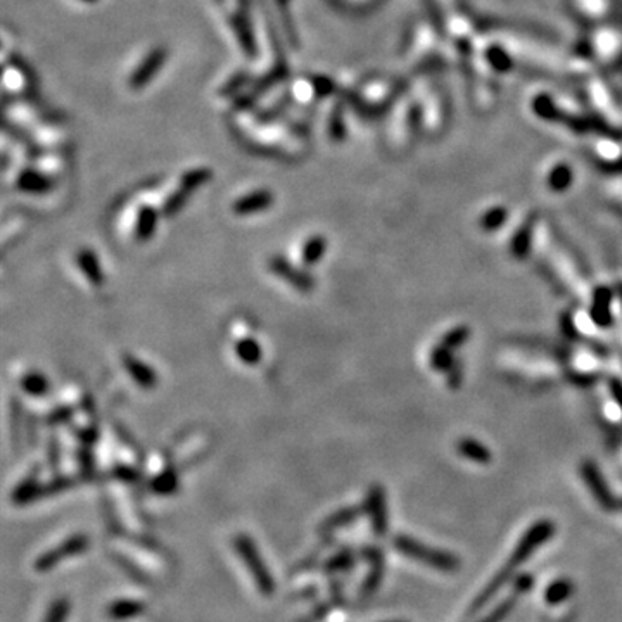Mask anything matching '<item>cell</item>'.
<instances>
[{"label": "cell", "instance_id": "8fae6325", "mask_svg": "<svg viewBox=\"0 0 622 622\" xmlns=\"http://www.w3.org/2000/svg\"><path fill=\"white\" fill-rule=\"evenodd\" d=\"M273 204V196L270 190H254V192L248 194V196L241 197L234 203L232 210L235 214H241V217H248V214L261 213L266 211Z\"/></svg>", "mask_w": 622, "mask_h": 622}, {"label": "cell", "instance_id": "4dcf8cb0", "mask_svg": "<svg viewBox=\"0 0 622 622\" xmlns=\"http://www.w3.org/2000/svg\"><path fill=\"white\" fill-rule=\"evenodd\" d=\"M517 598H519L517 593H512V596L505 598V600L501 601L498 607H494L493 610H491L490 614H488L486 617L479 622H501L503 619H507V615L514 610L515 603H517Z\"/></svg>", "mask_w": 622, "mask_h": 622}, {"label": "cell", "instance_id": "d4e9b609", "mask_svg": "<svg viewBox=\"0 0 622 622\" xmlns=\"http://www.w3.org/2000/svg\"><path fill=\"white\" fill-rule=\"evenodd\" d=\"M327 251V241L322 235H315V237L308 239L306 244L303 248V263L304 265H315L320 259L323 258Z\"/></svg>", "mask_w": 622, "mask_h": 622}, {"label": "cell", "instance_id": "f6af8a7d", "mask_svg": "<svg viewBox=\"0 0 622 622\" xmlns=\"http://www.w3.org/2000/svg\"><path fill=\"white\" fill-rule=\"evenodd\" d=\"M610 388H612V394H614V398L617 399L619 406L622 408V384L614 379V381L610 382Z\"/></svg>", "mask_w": 622, "mask_h": 622}, {"label": "cell", "instance_id": "8992f818", "mask_svg": "<svg viewBox=\"0 0 622 622\" xmlns=\"http://www.w3.org/2000/svg\"><path fill=\"white\" fill-rule=\"evenodd\" d=\"M581 474H583L584 483H586L588 490L591 491L594 500L598 501V505H600L603 510L614 512L615 508H617V500H615V496L612 494L610 488L607 486V483H605L603 476H601V472L598 470L596 465H594L593 461H584L583 467H581Z\"/></svg>", "mask_w": 622, "mask_h": 622}, {"label": "cell", "instance_id": "5b68a950", "mask_svg": "<svg viewBox=\"0 0 622 622\" xmlns=\"http://www.w3.org/2000/svg\"><path fill=\"white\" fill-rule=\"evenodd\" d=\"M365 514L370 519V528L379 538L388 534L389 531V514H388V500L385 491L381 484H374L368 490L367 503H365Z\"/></svg>", "mask_w": 622, "mask_h": 622}, {"label": "cell", "instance_id": "4fadbf2b", "mask_svg": "<svg viewBox=\"0 0 622 622\" xmlns=\"http://www.w3.org/2000/svg\"><path fill=\"white\" fill-rule=\"evenodd\" d=\"M363 514L360 507H346V508H341V510L334 512L330 514L329 517L323 519V522L320 524L319 531L322 534H332V532L339 531V529L346 528V525L353 524L360 515Z\"/></svg>", "mask_w": 622, "mask_h": 622}, {"label": "cell", "instance_id": "52a82bcc", "mask_svg": "<svg viewBox=\"0 0 622 622\" xmlns=\"http://www.w3.org/2000/svg\"><path fill=\"white\" fill-rule=\"evenodd\" d=\"M361 556L367 560L370 569H368V574L365 577L363 584H361L360 591L363 596H372L374 593H377L382 581H384L385 556L382 548H379V546H363L361 548Z\"/></svg>", "mask_w": 622, "mask_h": 622}, {"label": "cell", "instance_id": "f546056e", "mask_svg": "<svg viewBox=\"0 0 622 622\" xmlns=\"http://www.w3.org/2000/svg\"><path fill=\"white\" fill-rule=\"evenodd\" d=\"M608 301H610V296H608V290L607 289H598L596 297H594V308H593V320L600 325H607L610 322V313H608Z\"/></svg>", "mask_w": 622, "mask_h": 622}, {"label": "cell", "instance_id": "836d02e7", "mask_svg": "<svg viewBox=\"0 0 622 622\" xmlns=\"http://www.w3.org/2000/svg\"><path fill=\"white\" fill-rule=\"evenodd\" d=\"M187 199H189V192H187V190L180 189L177 190V192H173L165 203V210H163L165 217H175V214L185 206Z\"/></svg>", "mask_w": 622, "mask_h": 622}, {"label": "cell", "instance_id": "d6a6232c", "mask_svg": "<svg viewBox=\"0 0 622 622\" xmlns=\"http://www.w3.org/2000/svg\"><path fill=\"white\" fill-rule=\"evenodd\" d=\"M505 220H507V210H503V208H494V210L483 214V218H481V227L488 232L496 230V228H500L501 225L505 223Z\"/></svg>", "mask_w": 622, "mask_h": 622}, {"label": "cell", "instance_id": "d590c367", "mask_svg": "<svg viewBox=\"0 0 622 622\" xmlns=\"http://www.w3.org/2000/svg\"><path fill=\"white\" fill-rule=\"evenodd\" d=\"M249 80H251L249 73H245V71H241V73L234 74V77H232L230 80L227 81V85H225V87L221 88L220 94L225 95V97H228V95H234L235 92L241 90V88L244 87V85L248 83Z\"/></svg>", "mask_w": 622, "mask_h": 622}, {"label": "cell", "instance_id": "cb8c5ba5", "mask_svg": "<svg viewBox=\"0 0 622 622\" xmlns=\"http://www.w3.org/2000/svg\"><path fill=\"white\" fill-rule=\"evenodd\" d=\"M354 562H357V555H354L353 550L351 548L341 550V552H337L336 555H332L325 563H323V570H325L327 574L343 572V570L351 569V567L354 565Z\"/></svg>", "mask_w": 622, "mask_h": 622}, {"label": "cell", "instance_id": "d6986e66", "mask_svg": "<svg viewBox=\"0 0 622 622\" xmlns=\"http://www.w3.org/2000/svg\"><path fill=\"white\" fill-rule=\"evenodd\" d=\"M112 560H114L116 565H118L135 584H140V586H150V584H152L149 574L143 569H140L132 559H128V556L125 555H119V553H112Z\"/></svg>", "mask_w": 622, "mask_h": 622}, {"label": "cell", "instance_id": "f1b7e54d", "mask_svg": "<svg viewBox=\"0 0 622 622\" xmlns=\"http://www.w3.org/2000/svg\"><path fill=\"white\" fill-rule=\"evenodd\" d=\"M71 605L68 601V598H56L52 603L49 605L46 612V617L42 622H66L68 615H70Z\"/></svg>", "mask_w": 622, "mask_h": 622}, {"label": "cell", "instance_id": "7c38bea8", "mask_svg": "<svg viewBox=\"0 0 622 622\" xmlns=\"http://www.w3.org/2000/svg\"><path fill=\"white\" fill-rule=\"evenodd\" d=\"M147 605L142 600H133V598H119L114 600L112 603L108 605L106 608V614L112 621H128V619H135L139 615H142L146 612Z\"/></svg>", "mask_w": 622, "mask_h": 622}, {"label": "cell", "instance_id": "7a4b0ae2", "mask_svg": "<svg viewBox=\"0 0 622 622\" xmlns=\"http://www.w3.org/2000/svg\"><path fill=\"white\" fill-rule=\"evenodd\" d=\"M392 546L396 548V552L401 553L406 559L415 560V562L423 563V565L439 570V572L453 574L460 569V559L454 556L453 553L427 546L420 543L419 539H413L406 534L394 536Z\"/></svg>", "mask_w": 622, "mask_h": 622}, {"label": "cell", "instance_id": "484cf974", "mask_svg": "<svg viewBox=\"0 0 622 622\" xmlns=\"http://www.w3.org/2000/svg\"><path fill=\"white\" fill-rule=\"evenodd\" d=\"M179 488V476L173 469L163 470L159 476H156L150 483V490L158 494H172Z\"/></svg>", "mask_w": 622, "mask_h": 622}, {"label": "cell", "instance_id": "30bf717a", "mask_svg": "<svg viewBox=\"0 0 622 622\" xmlns=\"http://www.w3.org/2000/svg\"><path fill=\"white\" fill-rule=\"evenodd\" d=\"M232 23V28H234V33L237 35L239 43H241V49L244 50L245 56L249 59L256 57V52H258V47H256V39H254V33H252L251 28V21H249V14L244 11H237L230 19Z\"/></svg>", "mask_w": 622, "mask_h": 622}, {"label": "cell", "instance_id": "bcb514c9", "mask_svg": "<svg viewBox=\"0 0 622 622\" xmlns=\"http://www.w3.org/2000/svg\"><path fill=\"white\" fill-rule=\"evenodd\" d=\"M239 6H241V9H239V11L248 12L249 11V6H251V0H239Z\"/></svg>", "mask_w": 622, "mask_h": 622}, {"label": "cell", "instance_id": "e0dca14e", "mask_svg": "<svg viewBox=\"0 0 622 622\" xmlns=\"http://www.w3.org/2000/svg\"><path fill=\"white\" fill-rule=\"evenodd\" d=\"M77 261H78V266L81 268V272L87 275V279L90 280L94 285H101V283L104 282V273H102L101 265H99V259L94 252L88 251V249H83V251L78 252Z\"/></svg>", "mask_w": 622, "mask_h": 622}, {"label": "cell", "instance_id": "4316f807", "mask_svg": "<svg viewBox=\"0 0 622 622\" xmlns=\"http://www.w3.org/2000/svg\"><path fill=\"white\" fill-rule=\"evenodd\" d=\"M21 389L28 392L30 396L40 398V396H46L47 391H49V381L39 372H30L21 379Z\"/></svg>", "mask_w": 622, "mask_h": 622}, {"label": "cell", "instance_id": "1f68e13d", "mask_svg": "<svg viewBox=\"0 0 622 622\" xmlns=\"http://www.w3.org/2000/svg\"><path fill=\"white\" fill-rule=\"evenodd\" d=\"M450 351L451 350L441 346V344H437V348H434V351L430 353V363H432V367L436 370H450V368H453L454 361Z\"/></svg>", "mask_w": 622, "mask_h": 622}, {"label": "cell", "instance_id": "e575fe53", "mask_svg": "<svg viewBox=\"0 0 622 622\" xmlns=\"http://www.w3.org/2000/svg\"><path fill=\"white\" fill-rule=\"evenodd\" d=\"M469 329L467 327H457V329L450 330L446 336L441 339V346L448 348V350H454V348H460L465 341L469 339Z\"/></svg>", "mask_w": 622, "mask_h": 622}, {"label": "cell", "instance_id": "83f0119b", "mask_svg": "<svg viewBox=\"0 0 622 622\" xmlns=\"http://www.w3.org/2000/svg\"><path fill=\"white\" fill-rule=\"evenodd\" d=\"M211 177H213V173L208 168L190 170V172H187L185 175L182 177V180H180V189L187 190V192L190 194L194 192V190L199 189L201 185H204L206 182H210Z\"/></svg>", "mask_w": 622, "mask_h": 622}, {"label": "cell", "instance_id": "681fc988", "mask_svg": "<svg viewBox=\"0 0 622 622\" xmlns=\"http://www.w3.org/2000/svg\"><path fill=\"white\" fill-rule=\"evenodd\" d=\"M389 622H403V621H389Z\"/></svg>", "mask_w": 622, "mask_h": 622}, {"label": "cell", "instance_id": "ee69618b", "mask_svg": "<svg viewBox=\"0 0 622 622\" xmlns=\"http://www.w3.org/2000/svg\"><path fill=\"white\" fill-rule=\"evenodd\" d=\"M70 417H71V410L66 408V406H63V408L54 410V412L50 413L49 420H50V423H61V422H66Z\"/></svg>", "mask_w": 622, "mask_h": 622}, {"label": "cell", "instance_id": "3957f363", "mask_svg": "<svg viewBox=\"0 0 622 622\" xmlns=\"http://www.w3.org/2000/svg\"><path fill=\"white\" fill-rule=\"evenodd\" d=\"M234 548L235 552H237V555L241 556L242 562H244L248 572L252 576V581H254L259 593H261L263 596H272V594L275 593V579H273L265 559L261 556V553H259L258 546L252 541L251 536L248 534L235 536Z\"/></svg>", "mask_w": 622, "mask_h": 622}, {"label": "cell", "instance_id": "7402d4cb", "mask_svg": "<svg viewBox=\"0 0 622 622\" xmlns=\"http://www.w3.org/2000/svg\"><path fill=\"white\" fill-rule=\"evenodd\" d=\"M532 228H534V221L528 220L524 225H522L521 230L517 232V235L514 237V241H512L510 249H512V254H514L515 258L521 259V258H525V256H528L529 249H531V242H532Z\"/></svg>", "mask_w": 622, "mask_h": 622}, {"label": "cell", "instance_id": "5bb4252c", "mask_svg": "<svg viewBox=\"0 0 622 622\" xmlns=\"http://www.w3.org/2000/svg\"><path fill=\"white\" fill-rule=\"evenodd\" d=\"M123 365H125V368L128 370L130 377H132L137 384L142 385L143 389H152L154 385L158 384V375H156V372L150 367H147L143 361L126 354V357L123 358Z\"/></svg>", "mask_w": 622, "mask_h": 622}, {"label": "cell", "instance_id": "2e32d148", "mask_svg": "<svg viewBox=\"0 0 622 622\" xmlns=\"http://www.w3.org/2000/svg\"><path fill=\"white\" fill-rule=\"evenodd\" d=\"M42 498V484L37 477H26L12 491V503L26 505Z\"/></svg>", "mask_w": 622, "mask_h": 622}, {"label": "cell", "instance_id": "ab89813d", "mask_svg": "<svg viewBox=\"0 0 622 622\" xmlns=\"http://www.w3.org/2000/svg\"><path fill=\"white\" fill-rule=\"evenodd\" d=\"M313 88H315V94L319 95V97H325V95L332 94L336 85H334V81L330 80V78L315 77L313 78Z\"/></svg>", "mask_w": 622, "mask_h": 622}, {"label": "cell", "instance_id": "603a6c76", "mask_svg": "<svg viewBox=\"0 0 622 622\" xmlns=\"http://www.w3.org/2000/svg\"><path fill=\"white\" fill-rule=\"evenodd\" d=\"M235 353H237L239 360L245 365H258L263 354L259 343L256 339H252V337H245V339L239 341L235 344Z\"/></svg>", "mask_w": 622, "mask_h": 622}, {"label": "cell", "instance_id": "ac0fdd59", "mask_svg": "<svg viewBox=\"0 0 622 622\" xmlns=\"http://www.w3.org/2000/svg\"><path fill=\"white\" fill-rule=\"evenodd\" d=\"M458 451L461 457L476 461V463H490L491 461V451L476 439H469V437L461 439L458 443Z\"/></svg>", "mask_w": 622, "mask_h": 622}, {"label": "cell", "instance_id": "ffe728a7", "mask_svg": "<svg viewBox=\"0 0 622 622\" xmlns=\"http://www.w3.org/2000/svg\"><path fill=\"white\" fill-rule=\"evenodd\" d=\"M156 227H158V211L150 206L142 208L139 213V221H137L135 228L137 239L139 241H149L154 235V232H156Z\"/></svg>", "mask_w": 622, "mask_h": 622}, {"label": "cell", "instance_id": "6da1fadb", "mask_svg": "<svg viewBox=\"0 0 622 622\" xmlns=\"http://www.w3.org/2000/svg\"><path fill=\"white\" fill-rule=\"evenodd\" d=\"M555 534V524L548 519H543V521L534 522L528 531L522 534V538L519 539L517 546L514 548L512 555L508 556L507 562L503 563L500 570L493 576V579L486 584V586L481 590V593L477 594L476 600L470 603L469 610H467V617H472V615L479 614L498 593L505 588V584L508 581H512L517 574V570L521 569V565H524L538 548H541L546 541H548L552 536Z\"/></svg>", "mask_w": 622, "mask_h": 622}, {"label": "cell", "instance_id": "74e56055", "mask_svg": "<svg viewBox=\"0 0 622 622\" xmlns=\"http://www.w3.org/2000/svg\"><path fill=\"white\" fill-rule=\"evenodd\" d=\"M73 486V481L70 477H57V479L50 481V483L42 484V496H50L54 493H61V491L68 490V488Z\"/></svg>", "mask_w": 622, "mask_h": 622}, {"label": "cell", "instance_id": "8d00e7d4", "mask_svg": "<svg viewBox=\"0 0 622 622\" xmlns=\"http://www.w3.org/2000/svg\"><path fill=\"white\" fill-rule=\"evenodd\" d=\"M329 132H330V137H332L334 140H337V142L344 139V133H346V130H344V125H343V111H341L339 108L334 109V112L330 114Z\"/></svg>", "mask_w": 622, "mask_h": 622}, {"label": "cell", "instance_id": "44dd1931", "mask_svg": "<svg viewBox=\"0 0 622 622\" xmlns=\"http://www.w3.org/2000/svg\"><path fill=\"white\" fill-rule=\"evenodd\" d=\"M574 591V584L570 579H556L545 590V601L548 605H560L569 600Z\"/></svg>", "mask_w": 622, "mask_h": 622}, {"label": "cell", "instance_id": "277c9868", "mask_svg": "<svg viewBox=\"0 0 622 622\" xmlns=\"http://www.w3.org/2000/svg\"><path fill=\"white\" fill-rule=\"evenodd\" d=\"M88 546H90V538H88L87 534L78 532V534L70 536V538L64 539L63 543H59L57 546H54V548L42 553V555L35 560L33 567H35L37 572L42 574L49 572V570H52L54 567L59 565L64 560L73 559V556H78L83 552H87Z\"/></svg>", "mask_w": 622, "mask_h": 622}, {"label": "cell", "instance_id": "9c48e42d", "mask_svg": "<svg viewBox=\"0 0 622 622\" xmlns=\"http://www.w3.org/2000/svg\"><path fill=\"white\" fill-rule=\"evenodd\" d=\"M268 268L272 270L275 275H279L280 279H283L292 287L303 290V292H308V290L313 287V280H311V277L308 275L306 272H303V270L297 268V266L290 265V263L287 261L285 258H282V256H273V258H270Z\"/></svg>", "mask_w": 622, "mask_h": 622}, {"label": "cell", "instance_id": "7dc6e473", "mask_svg": "<svg viewBox=\"0 0 622 622\" xmlns=\"http://www.w3.org/2000/svg\"><path fill=\"white\" fill-rule=\"evenodd\" d=\"M570 619H572V617H570V615H567V617H563L560 622H570Z\"/></svg>", "mask_w": 622, "mask_h": 622}, {"label": "cell", "instance_id": "f35d334b", "mask_svg": "<svg viewBox=\"0 0 622 622\" xmlns=\"http://www.w3.org/2000/svg\"><path fill=\"white\" fill-rule=\"evenodd\" d=\"M570 183V173L567 168H559L550 177V187L555 190H563Z\"/></svg>", "mask_w": 622, "mask_h": 622}, {"label": "cell", "instance_id": "ba28073f", "mask_svg": "<svg viewBox=\"0 0 622 622\" xmlns=\"http://www.w3.org/2000/svg\"><path fill=\"white\" fill-rule=\"evenodd\" d=\"M166 57H168V52L163 47H156L154 50H150L146 59L139 64V68L130 77V88L132 90H142L146 85H149V81L159 73Z\"/></svg>", "mask_w": 622, "mask_h": 622}, {"label": "cell", "instance_id": "7bdbcfd3", "mask_svg": "<svg viewBox=\"0 0 622 622\" xmlns=\"http://www.w3.org/2000/svg\"><path fill=\"white\" fill-rule=\"evenodd\" d=\"M277 4H279V8L283 11V21H285L287 33H289V37L292 39V43H296V33H294L292 23H289V19H287V8H289L290 0H277Z\"/></svg>", "mask_w": 622, "mask_h": 622}, {"label": "cell", "instance_id": "b9f144b4", "mask_svg": "<svg viewBox=\"0 0 622 622\" xmlns=\"http://www.w3.org/2000/svg\"><path fill=\"white\" fill-rule=\"evenodd\" d=\"M112 474H114L118 479L126 481V483H133V481H137V477H139V472H137L135 469H132V467H128V465H116Z\"/></svg>", "mask_w": 622, "mask_h": 622}, {"label": "cell", "instance_id": "c3c4849f", "mask_svg": "<svg viewBox=\"0 0 622 622\" xmlns=\"http://www.w3.org/2000/svg\"><path fill=\"white\" fill-rule=\"evenodd\" d=\"M83 2H88V4H92V2H97V0H83Z\"/></svg>", "mask_w": 622, "mask_h": 622}, {"label": "cell", "instance_id": "60d3db41", "mask_svg": "<svg viewBox=\"0 0 622 622\" xmlns=\"http://www.w3.org/2000/svg\"><path fill=\"white\" fill-rule=\"evenodd\" d=\"M532 584H534V577L531 574H519L514 579V593H517L521 596V594L528 593L531 590Z\"/></svg>", "mask_w": 622, "mask_h": 622}, {"label": "cell", "instance_id": "9a60e30c", "mask_svg": "<svg viewBox=\"0 0 622 622\" xmlns=\"http://www.w3.org/2000/svg\"><path fill=\"white\" fill-rule=\"evenodd\" d=\"M18 189L28 194H46L52 189V180L35 170H25L18 177Z\"/></svg>", "mask_w": 622, "mask_h": 622}]
</instances>
